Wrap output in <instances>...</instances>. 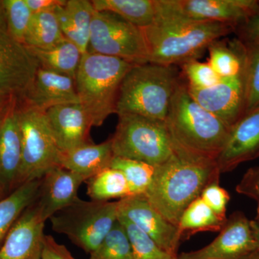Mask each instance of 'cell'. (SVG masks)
<instances>
[{
    "mask_svg": "<svg viewBox=\"0 0 259 259\" xmlns=\"http://www.w3.org/2000/svg\"><path fill=\"white\" fill-rule=\"evenodd\" d=\"M156 6L154 21L141 29L151 64L182 66L198 60L212 42L236 31L229 24L187 18L171 0H156Z\"/></svg>",
    "mask_w": 259,
    "mask_h": 259,
    "instance_id": "obj_1",
    "label": "cell"
},
{
    "mask_svg": "<svg viewBox=\"0 0 259 259\" xmlns=\"http://www.w3.org/2000/svg\"><path fill=\"white\" fill-rule=\"evenodd\" d=\"M236 190L238 193L259 202V166L252 167L246 171L236 186Z\"/></svg>",
    "mask_w": 259,
    "mask_h": 259,
    "instance_id": "obj_38",
    "label": "cell"
},
{
    "mask_svg": "<svg viewBox=\"0 0 259 259\" xmlns=\"http://www.w3.org/2000/svg\"><path fill=\"white\" fill-rule=\"evenodd\" d=\"M115 157L161 166L177 151L165 121L134 114H119L115 132L110 139Z\"/></svg>",
    "mask_w": 259,
    "mask_h": 259,
    "instance_id": "obj_6",
    "label": "cell"
},
{
    "mask_svg": "<svg viewBox=\"0 0 259 259\" xmlns=\"http://www.w3.org/2000/svg\"><path fill=\"white\" fill-rule=\"evenodd\" d=\"M245 45V44H244ZM244 114L259 107V42L245 45Z\"/></svg>",
    "mask_w": 259,
    "mask_h": 259,
    "instance_id": "obj_30",
    "label": "cell"
},
{
    "mask_svg": "<svg viewBox=\"0 0 259 259\" xmlns=\"http://www.w3.org/2000/svg\"><path fill=\"white\" fill-rule=\"evenodd\" d=\"M15 95L0 91V119L5 115Z\"/></svg>",
    "mask_w": 259,
    "mask_h": 259,
    "instance_id": "obj_42",
    "label": "cell"
},
{
    "mask_svg": "<svg viewBox=\"0 0 259 259\" xmlns=\"http://www.w3.org/2000/svg\"><path fill=\"white\" fill-rule=\"evenodd\" d=\"M20 98L45 111L56 105L80 102L75 79L40 67L30 88Z\"/></svg>",
    "mask_w": 259,
    "mask_h": 259,
    "instance_id": "obj_20",
    "label": "cell"
},
{
    "mask_svg": "<svg viewBox=\"0 0 259 259\" xmlns=\"http://www.w3.org/2000/svg\"><path fill=\"white\" fill-rule=\"evenodd\" d=\"M180 81L175 66L135 64L121 83L116 113L165 121Z\"/></svg>",
    "mask_w": 259,
    "mask_h": 259,
    "instance_id": "obj_4",
    "label": "cell"
},
{
    "mask_svg": "<svg viewBox=\"0 0 259 259\" xmlns=\"http://www.w3.org/2000/svg\"><path fill=\"white\" fill-rule=\"evenodd\" d=\"M8 32L17 41L24 44L33 13L25 0H3Z\"/></svg>",
    "mask_w": 259,
    "mask_h": 259,
    "instance_id": "obj_33",
    "label": "cell"
},
{
    "mask_svg": "<svg viewBox=\"0 0 259 259\" xmlns=\"http://www.w3.org/2000/svg\"><path fill=\"white\" fill-rule=\"evenodd\" d=\"M188 90L199 105L229 127L244 115L243 73L232 77L221 78L219 82L211 88L199 90L188 87Z\"/></svg>",
    "mask_w": 259,
    "mask_h": 259,
    "instance_id": "obj_13",
    "label": "cell"
},
{
    "mask_svg": "<svg viewBox=\"0 0 259 259\" xmlns=\"http://www.w3.org/2000/svg\"><path fill=\"white\" fill-rule=\"evenodd\" d=\"M54 13L65 38L77 46L82 54H86L89 51V46L83 41L82 37L75 26L74 22L65 9L64 5L56 7L54 9Z\"/></svg>",
    "mask_w": 259,
    "mask_h": 259,
    "instance_id": "obj_37",
    "label": "cell"
},
{
    "mask_svg": "<svg viewBox=\"0 0 259 259\" xmlns=\"http://www.w3.org/2000/svg\"><path fill=\"white\" fill-rule=\"evenodd\" d=\"M46 115L61 152L93 143V121L80 102L51 107Z\"/></svg>",
    "mask_w": 259,
    "mask_h": 259,
    "instance_id": "obj_17",
    "label": "cell"
},
{
    "mask_svg": "<svg viewBox=\"0 0 259 259\" xmlns=\"http://www.w3.org/2000/svg\"><path fill=\"white\" fill-rule=\"evenodd\" d=\"M40 182L41 179L26 182L0 200V247L22 213L35 202Z\"/></svg>",
    "mask_w": 259,
    "mask_h": 259,
    "instance_id": "obj_23",
    "label": "cell"
},
{
    "mask_svg": "<svg viewBox=\"0 0 259 259\" xmlns=\"http://www.w3.org/2000/svg\"><path fill=\"white\" fill-rule=\"evenodd\" d=\"M182 68L190 88L202 90L211 88L221 79L208 62L190 61L182 64Z\"/></svg>",
    "mask_w": 259,
    "mask_h": 259,
    "instance_id": "obj_35",
    "label": "cell"
},
{
    "mask_svg": "<svg viewBox=\"0 0 259 259\" xmlns=\"http://www.w3.org/2000/svg\"><path fill=\"white\" fill-rule=\"evenodd\" d=\"M250 221L241 212L227 218L217 238L201 249L177 255L178 259H241L258 250Z\"/></svg>",
    "mask_w": 259,
    "mask_h": 259,
    "instance_id": "obj_11",
    "label": "cell"
},
{
    "mask_svg": "<svg viewBox=\"0 0 259 259\" xmlns=\"http://www.w3.org/2000/svg\"><path fill=\"white\" fill-rule=\"evenodd\" d=\"M200 198L220 218L227 219V205L231 197L229 193L220 186L219 180L209 184L202 191Z\"/></svg>",
    "mask_w": 259,
    "mask_h": 259,
    "instance_id": "obj_36",
    "label": "cell"
},
{
    "mask_svg": "<svg viewBox=\"0 0 259 259\" xmlns=\"http://www.w3.org/2000/svg\"><path fill=\"white\" fill-rule=\"evenodd\" d=\"M29 8L33 13L54 10L56 7L64 5L66 0H25Z\"/></svg>",
    "mask_w": 259,
    "mask_h": 259,
    "instance_id": "obj_41",
    "label": "cell"
},
{
    "mask_svg": "<svg viewBox=\"0 0 259 259\" xmlns=\"http://www.w3.org/2000/svg\"><path fill=\"white\" fill-rule=\"evenodd\" d=\"M96 11L110 12L143 29L150 26L156 18V0H93Z\"/></svg>",
    "mask_w": 259,
    "mask_h": 259,
    "instance_id": "obj_24",
    "label": "cell"
},
{
    "mask_svg": "<svg viewBox=\"0 0 259 259\" xmlns=\"http://www.w3.org/2000/svg\"><path fill=\"white\" fill-rule=\"evenodd\" d=\"M175 259L178 258L177 257ZM241 259H259V250L253 252V253H250L249 255H246V256L243 257V258Z\"/></svg>",
    "mask_w": 259,
    "mask_h": 259,
    "instance_id": "obj_45",
    "label": "cell"
},
{
    "mask_svg": "<svg viewBox=\"0 0 259 259\" xmlns=\"http://www.w3.org/2000/svg\"><path fill=\"white\" fill-rule=\"evenodd\" d=\"M238 40L245 45L259 42V5L258 10L236 29Z\"/></svg>",
    "mask_w": 259,
    "mask_h": 259,
    "instance_id": "obj_39",
    "label": "cell"
},
{
    "mask_svg": "<svg viewBox=\"0 0 259 259\" xmlns=\"http://www.w3.org/2000/svg\"><path fill=\"white\" fill-rule=\"evenodd\" d=\"M64 8L74 22L83 41L89 46L92 22L95 11L92 1L67 0L65 3Z\"/></svg>",
    "mask_w": 259,
    "mask_h": 259,
    "instance_id": "obj_34",
    "label": "cell"
},
{
    "mask_svg": "<svg viewBox=\"0 0 259 259\" xmlns=\"http://www.w3.org/2000/svg\"><path fill=\"white\" fill-rule=\"evenodd\" d=\"M38 68L28 48L8 32L0 30V91L23 97Z\"/></svg>",
    "mask_w": 259,
    "mask_h": 259,
    "instance_id": "obj_12",
    "label": "cell"
},
{
    "mask_svg": "<svg viewBox=\"0 0 259 259\" xmlns=\"http://www.w3.org/2000/svg\"><path fill=\"white\" fill-rule=\"evenodd\" d=\"M90 255V259H134L128 236L118 220L101 244Z\"/></svg>",
    "mask_w": 259,
    "mask_h": 259,
    "instance_id": "obj_31",
    "label": "cell"
},
{
    "mask_svg": "<svg viewBox=\"0 0 259 259\" xmlns=\"http://www.w3.org/2000/svg\"><path fill=\"white\" fill-rule=\"evenodd\" d=\"M227 219L217 215L200 197L187 207L178 224L181 240L188 239L199 232L220 231Z\"/></svg>",
    "mask_w": 259,
    "mask_h": 259,
    "instance_id": "obj_26",
    "label": "cell"
},
{
    "mask_svg": "<svg viewBox=\"0 0 259 259\" xmlns=\"http://www.w3.org/2000/svg\"><path fill=\"white\" fill-rule=\"evenodd\" d=\"M0 30L8 32L7 27L6 15L3 0H0Z\"/></svg>",
    "mask_w": 259,
    "mask_h": 259,
    "instance_id": "obj_43",
    "label": "cell"
},
{
    "mask_svg": "<svg viewBox=\"0 0 259 259\" xmlns=\"http://www.w3.org/2000/svg\"><path fill=\"white\" fill-rule=\"evenodd\" d=\"M65 38L54 10L33 13L24 45L32 49L54 47Z\"/></svg>",
    "mask_w": 259,
    "mask_h": 259,
    "instance_id": "obj_28",
    "label": "cell"
},
{
    "mask_svg": "<svg viewBox=\"0 0 259 259\" xmlns=\"http://www.w3.org/2000/svg\"><path fill=\"white\" fill-rule=\"evenodd\" d=\"M207 62L221 78H228L242 74L244 66L245 47L241 40L236 39L227 44L217 40L207 49Z\"/></svg>",
    "mask_w": 259,
    "mask_h": 259,
    "instance_id": "obj_25",
    "label": "cell"
},
{
    "mask_svg": "<svg viewBox=\"0 0 259 259\" xmlns=\"http://www.w3.org/2000/svg\"><path fill=\"white\" fill-rule=\"evenodd\" d=\"M28 49L36 59L39 67L74 79L76 78L83 54L72 42L64 38L50 49Z\"/></svg>",
    "mask_w": 259,
    "mask_h": 259,
    "instance_id": "obj_22",
    "label": "cell"
},
{
    "mask_svg": "<svg viewBox=\"0 0 259 259\" xmlns=\"http://www.w3.org/2000/svg\"><path fill=\"white\" fill-rule=\"evenodd\" d=\"M86 177L61 166H56L41 178L36 202L41 217L47 222L53 215L74 203Z\"/></svg>",
    "mask_w": 259,
    "mask_h": 259,
    "instance_id": "obj_16",
    "label": "cell"
},
{
    "mask_svg": "<svg viewBox=\"0 0 259 259\" xmlns=\"http://www.w3.org/2000/svg\"><path fill=\"white\" fill-rule=\"evenodd\" d=\"M8 195L6 191H5L4 187H3V184L0 182V200L5 198L6 196Z\"/></svg>",
    "mask_w": 259,
    "mask_h": 259,
    "instance_id": "obj_46",
    "label": "cell"
},
{
    "mask_svg": "<svg viewBox=\"0 0 259 259\" xmlns=\"http://www.w3.org/2000/svg\"><path fill=\"white\" fill-rule=\"evenodd\" d=\"M134 65L90 51L83 54L75 83L80 103L91 117L93 127H100L117 112L121 83Z\"/></svg>",
    "mask_w": 259,
    "mask_h": 259,
    "instance_id": "obj_5",
    "label": "cell"
},
{
    "mask_svg": "<svg viewBox=\"0 0 259 259\" xmlns=\"http://www.w3.org/2000/svg\"><path fill=\"white\" fill-rule=\"evenodd\" d=\"M18 106V97H15L0 119V182L8 195L16 190L21 166L22 141Z\"/></svg>",
    "mask_w": 259,
    "mask_h": 259,
    "instance_id": "obj_19",
    "label": "cell"
},
{
    "mask_svg": "<svg viewBox=\"0 0 259 259\" xmlns=\"http://www.w3.org/2000/svg\"><path fill=\"white\" fill-rule=\"evenodd\" d=\"M118 219V201L97 202L80 198L49 219L53 231L64 235L86 253H93Z\"/></svg>",
    "mask_w": 259,
    "mask_h": 259,
    "instance_id": "obj_8",
    "label": "cell"
},
{
    "mask_svg": "<svg viewBox=\"0 0 259 259\" xmlns=\"http://www.w3.org/2000/svg\"><path fill=\"white\" fill-rule=\"evenodd\" d=\"M118 216L138 227L166 253L177 257V250L182 241L178 227L168 222L158 212L144 194L119 199Z\"/></svg>",
    "mask_w": 259,
    "mask_h": 259,
    "instance_id": "obj_10",
    "label": "cell"
},
{
    "mask_svg": "<svg viewBox=\"0 0 259 259\" xmlns=\"http://www.w3.org/2000/svg\"><path fill=\"white\" fill-rule=\"evenodd\" d=\"M18 115L22 158L16 189L30 181L41 179L51 168L59 166L61 154L45 110L18 97Z\"/></svg>",
    "mask_w": 259,
    "mask_h": 259,
    "instance_id": "obj_7",
    "label": "cell"
},
{
    "mask_svg": "<svg viewBox=\"0 0 259 259\" xmlns=\"http://www.w3.org/2000/svg\"><path fill=\"white\" fill-rule=\"evenodd\" d=\"M41 259H76L64 245L50 235H46Z\"/></svg>",
    "mask_w": 259,
    "mask_h": 259,
    "instance_id": "obj_40",
    "label": "cell"
},
{
    "mask_svg": "<svg viewBox=\"0 0 259 259\" xmlns=\"http://www.w3.org/2000/svg\"><path fill=\"white\" fill-rule=\"evenodd\" d=\"M88 51L118 58L133 64L149 63L142 30L110 12L95 10Z\"/></svg>",
    "mask_w": 259,
    "mask_h": 259,
    "instance_id": "obj_9",
    "label": "cell"
},
{
    "mask_svg": "<svg viewBox=\"0 0 259 259\" xmlns=\"http://www.w3.org/2000/svg\"><path fill=\"white\" fill-rule=\"evenodd\" d=\"M177 151L192 157L216 161L231 127L199 105L187 83L179 81L166 119Z\"/></svg>",
    "mask_w": 259,
    "mask_h": 259,
    "instance_id": "obj_3",
    "label": "cell"
},
{
    "mask_svg": "<svg viewBox=\"0 0 259 259\" xmlns=\"http://www.w3.org/2000/svg\"><path fill=\"white\" fill-rule=\"evenodd\" d=\"M45 224L35 201L12 227L0 247V259H41Z\"/></svg>",
    "mask_w": 259,
    "mask_h": 259,
    "instance_id": "obj_14",
    "label": "cell"
},
{
    "mask_svg": "<svg viewBox=\"0 0 259 259\" xmlns=\"http://www.w3.org/2000/svg\"><path fill=\"white\" fill-rule=\"evenodd\" d=\"M110 167L123 174L131 195L146 193L156 171V166L146 162L120 157H114Z\"/></svg>",
    "mask_w": 259,
    "mask_h": 259,
    "instance_id": "obj_29",
    "label": "cell"
},
{
    "mask_svg": "<svg viewBox=\"0 0 259 259\" xmlns=\"http://www.w3.org/2000/svg\"><path fill=\"white\" fill-rule=\"evenodd\" d=\"M87 194L91 200L110 202L131 196L123 174L111 167L105 168L86 181Z\"/></svg>",
    "mask_w": 259,
    "mask_h": 259,
    "instance_id": "obj_27",
    "label": "cell"
},
{
    "mask_svg": "<svg viewBox=\"0 0 259 259\" xmlns=\"http://www.w3.org/2000/svg\"><path fill=\"white\" fill-rule=\"evenodd\" d=\"M187 18L229 24L236 29L258 10L256 0H171Z\"/></svg>",
    "mask_w": 259,
    "mask_h": 259,
    "instance_id": "obj_18",
    "label": "cell"
},
{
    "mask_svg": "<svg viewBox=\"0 0 259 259\" xmlns=\"http://www.w3.org/2000/svg\"><path fill=\"white\" fill-rule=\"evenodd\" d=\"M117 220L124 227L128 236L131 247H132L133 253H134V259H175L177 258L161 249L148 235L125 218L118 216Z\"/></svg>",
    "mask_w": 259,
    "mask_h": 259,
    "instance_id": "obj_32",
    "label": "cell"
},
{
    "mask_svg": "<svg viewBox=\"0 0 259 259\" xmlns=\"http://www.w3.org/2000/svg\"><path fill=\"white\" fill-rule=\"evenodd\" d=\"M255 221L259 223V202H258V207H257L256 218H255Z\"/></svg>",
    "mask_w": 259,
    "mask_h": 259,
    "instance_id": "obj_47",
    "label": "cell"
},
{
    "mask_svg": "<svg viewBox=\"0 0 259 259\" xmlns=\"http://www.w3.org/2000/svg\"><path fill=\"white\" fill-rule=\"evenodd\" d=\"M258 156L259 107L244 114L231 126L216 163L220 173H226Z\"/></svg>",
    "mask_w": 259,
    "mask_h": 259,
    "instance_id": "obj_15",
    "label": "cell"
},
{
    "mask_svg": "<svg viewBox=\"0 0 259 259\" xmlns=\"http://www.w3.org/2000/svg\"><path fill=\"white\" fill-rule=\"evenodd\" d=\"M114 157L111 140L109 139L100 144L90 143L61 152L59 166L88 180L110 167Z\"/></svg>",
    "mask_w": 259,
    "mask_h": 259,
    "instance_id": "obj_21",
    "label": "cell"
},
{
    "mask_svg": "<svg viewBox=\"0 0 259 259\" xmlns=\"http://www.w3.org/2000/svg\"><path fill=\"white\" fill-rule=\"evenodd\" d=\"M250 227L259 249V223L255 221H250Z\"/></svg>",
    "mask_w": 259,
    "mask_h": 259,
    "instance_id": "obj_44",
    "label": "cell"
},
{
    "mask_svg": "<svg viewBox=\"0 0 259 259\" xmlns=\"http://www.w3.org/2000/svg\"><path fill=\"white\" fill-rule=\"evenodd\" d=\"M220 175L216 161L177 151L169 161L156 166L152 183L144 196L168 222L178 227L187 207L200 197L209 184L219 180Z\"/></svg>",
    "mask_w": 259,
    "mask_h": 259,
    "instance_id": "obj_2",
    "label": "cell"
}]
</instances>
